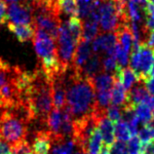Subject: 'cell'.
I'll use <instances>...</instances> for the list:
<instances>
[{"label": "cell", "mask_w": 154, "mask_h": 154, "mask_svg": "<svg viewBox=\"0 0 154 154\" xmlns=\"http://www.w3.org/2000/svg\"><path fill=\"white\" fill-rule=\"evenodd\" d=\"M149 1H150V2L153 4V5H154V0H149Z\"/></svg>", "instance_id": "obj_43"}, {"label": "cell", "mask_w": 154, "mask_h": 154, "mask_svg": "<svg viewBox=\"0 0 154 154\" xmlns=\"http://www.w3.org/2000/svg\"><path fill=\"white\" fill-rule=\"evenodd\" d=\"M77 44L78 42L73 38V36L68 30L66 21H62L56 39V46L60 67L63 70L66 71L71 66Z\"/></svg>", "instance_id": "obj_4"}, {"label": "cell", "mask_w": 154, "mask_h": 154, "mask_svg": "<svg viewBox=\"0 0 154 154\" xmlns=\"http://www.w3.org/2000/svg\"><path fill=\"white\" fill-rule=\"evenodd\" d=\"M103 72V57L93 53L86 63L84 64L80 74L87 78L93 79L96 75Z\"/></svg>", "instance_id": "obj_14"}, {"label": "cell", "mask_w": 154, "mask_h": 154, "mask_svg": "<svg viewBox=\"0 0 154 154\" xmlns=\"http://www.w3.org/2000/svg\"><path fill=\"white\" fill-rule=\"evenodd\" d=\"M103 146V139L99 127H96L89 137L87 144V154H99Z\"/></svg>", "instance_id": "obj_21"}, {"label": "cell", "mask_w": 154, "mask_h": 154, "mask_svg": "<svg viewBox=\"0 0 154 154\" xmlns=\"http://www.w3.org/2000/svg\"><path fill=\"white\" fill-rule=\"evenodd\" d=\"M140 140L137 136L133 137L127 144L128 154H140Z\"/></svg>", "instance_id": "obj_30"}, {"label": "cell", "mask_w": 154, "mask_h": 154, "mask_svg": "<svg viewBox=\"0 0 154 154\" xmlns=\"http://www.w3.org/2000/svg\"><path fill=\"white\" fill-rule=\"evenodd\" d=\"M31 146L26 140L12 146V154H28L30 153Z\"/></svg>", "instance_id": "obj_31"}, {"label": "cell", "mask_w": 154, "mask_h": 154, "mask_svg": "<svg viewBox=\"0 0 154 154\" xmlns=\"http://www.w3.org/2000/svg\"><path fill=\"white\" fill-rule=\"evenodd\" d=\"M127 100V93L119 81L115 80L111 90V103L116 106H123Z\"/></svg>", "instance_id": "obj_19"}, {"label": "cell", "mask_w": 154, "mask_h": 154, "mask_svg": "<svg viewBox=\"0 0 154 154\" xmlns=\"http://www.w3.org/2000/svg\"><path fill=\"white\" fill-rule=\"evenodd\" d=\"M72 154H86V153H85L83 150H82V149H81L80 147H78V146H77L76 148H75V150L73 151V153H72Z\"/></svg>", "instance_id": "obj_38"}, {"label": "cell", "mask_w": 154, "mask_h": 154, "mask_svg": "<svg viewBox=\"0 0 154 154\" xmlns=\"http://www.w3.org/2000/svg\"><path fill=\"white\" fill-rule=\"evenodd\" d=\"M56 5L60 14L67 17H78V5L76 0H56Z\"/></svg>", "instance_id": "obj_18"}, {"label": "cell", "mask_w": 154, "mask_h": 154, "mask_svg": "<svg viewBox=\"0 0 154 154\" xmlns=\"http://www.w3.org/2000/svg\"><path fill=\"white\" fill-rule=\"evenodd\" d=\"M114 134L117 140L119 141H122V143L129 141L133 137L128 124L123 120H121L120 122L116 124V126L114 128Z\"/></svg>", "instance_id": "obj_24"}, {"label": "cell", "mask_w": 154, "mask_h": 154, "mask_svg": "<svg viewBox=\"0 0 154 154\" xmlns=\"http://www.w3.org/2000/svg\"><path fill=\"white\" fill-rule=\"evenodd\" d=\"M135 112L140 119V122L144 124H150L153 119V113L151 112V109L144 103H140L135 107Z\"/></svg>", "instance_id": "obj_25"}, {"label": "cell", "mask_w": 154, "mask_h": 154, "mask_svg": "<svg viewBox=\"0 0 154 154\" xmlns=\"http://www.w3.org/2000/svg\"><path fill=\"white\" fill-rule=\"evenodd\" d=\"M99 154H111V153H110V148H107V147L102 146V149H100V151Z\"/></svg>", "instance_id": "obj_37"}, {"label": "cell", "mask_w": 154, "mask_h": 154, "mask_svg": "<svg viewBox=\"0 0 154 154\" xmlns=\"http://www.w3.org/2000/svg\"><path fill=\"white\" fill-rule=\"evenodd\" d=\"M66 71V106L73 123L93 116L96 109V91L92 79L73 71Z\"/></svg>", "instance_id": "obj_1"}, {"label": "cell", "mask_w": 154, "mask_h": 154, "mask_svg": "<svg viewBox=\"0 0 154 154\" xmlns=\"http://www.w3.org/2000/svg\"><path fill=\"white\" fill-rule=\"evenodd\" d=\"M115 78L113 74H109L106 72H100L98 75H96L92 79L93 85H94L95 91L100 92V91H107L112 90L113 84H114Z\"/></svg>", "instance_id": "obj_17"}, {"label": "cell", "mask_w": 154, "mask_h": 154, "mask_svg": "<svg viewBox=\"0 0 154 154\" xmlns=\"http://www.w3.org/2000/svg\"><path fill=\"white\" fill-rule=\"evenodd\" d=\"M143 84L148 94L154 96V76H148L146 79L143 80Z\"/></svg>", "instance_id": "obj_33"}, {"label": "cell", "mask_w": 154, "mask_h": 154, "mask_svg": "<svg viewBox=\"0 0 154 154\" xmlns=\"http://www.w3.org/2000/svg\"><path fill=\"white\" fill-rule=\"evenodd\" d=\"M119 66L117 63V60L115 56H106L103 57V72L106 73H113V75L115 74V72L119 69Z\"/></svg>", "instance_id": "obj_27"}, {"label": "cell", "mask_w": 154, "mask_h": 154, "mask_svg": "<svg viewBox=\"0 0 154 154\" xmlns=\"http://www.w3.org/2000/svg\"><path fill=\"white\" fill-rule=\"evenodd\" d=\"M132 1H135V2H137V3H139L140 0H132Z\"/></svg>", "instance_id": "obj_42"}, {"label": "cell", "mask_w": 154, "mask_h": 154, "mask_svg": "<svg viewBox=\"0 0 154 154\" xmlns=\"http://www.w3.org/2000/svg\"><path fill=\"white\" fill-rule=\"evenodd\" d=\"M51 154H72L77 147L73 137H51Z\"/></svg>", "instance_id": "obj_10"}, {"label": "cell", "mask_w": 154, "mask_h": 154, "mask_svg": "<svg viewBox=\"0 0 154 154\" xmlns=\"http://www.w3.org/2000/svg\"><path fill=\"white\" fill-rule=\"evenodd\" d=\"M113 76H114L115 80L119 81V82L122 84V86L124 87V89L126 91L131 90V88L137 82H139L135 71L131 69L130 67L119 68Z\"/></svg>", "instance_id": "obj_16"}, {"label": "cell", "mask_w": 154, "mask_h": 154, "mask_svg": "<svg viewBox=\"0 0 154 154\" xmlns=\"http://www.w3.org/2000/svg\"><path fill=\"white\" fill-rule=\"evenodd\" d=\"M153 49H154V48H153Z\"/></svg>", "instance_id": "obj_47"}, {"label": "cell", "mask_w": 154, "mask_h": 154, "mask_svg": "<svg viewBox=\"0 0 154 154\" xmlns=\"http://www.w3.org/2000/svg\"><path fill=\"white\" fill-rule=\"evenodd\" d=\"M149 76H154V62H153V64H152V67H151L150 74H149Z\"/></svg>", "instance_id": "obj_40"}, {"label": "cell", "mask_w": 154, "mask_h": 154, "mask_svg": "<svg viewBox=\"0 0 154 154\" xmlns=\"http://www.w3.org/2000/svg\"><path fill=\"white\" fill-rule=\"evenodd\" d=\"M100 28L99 23L90 19H85L83 23V30H82V38L87 41H92L100 34Z\"/></svg>", "instance_id": "obj_20"}, {"label": "cell", "mask_w": 154, "mask_h": 154, "mask_svg": "<svg viewBox=\"0 0 154 154\" xmlns=\"http://www.w3.org/2000/svg\"><path fill=\"white\" fill-rule=\"evenodd\" d=\"M8 29L13 33L20 43H25L33 40L35 35V27L32 25H14L7 23Z\"/></svg>", "instance_id": "obj_13"}, {"label": "cell", "mask_w": 154, "mask_h": 154, "mask_svg": "<svg viewBox=\"0 0 154 154\" xmlns=\"http://www.w3.org/2000/svg\"><path fill=\"white\" fill-rule=\"evenodd\" d=\"M28 154H36V153H32V152H30V153H28Z\"/></svg>", "instance_id": "obj_44"}, {"label": "cell", "mask_w": 154, "mask_h": 154, "mask_svg": "<svg viewBox=\"0 0 154 154\" xmlns=\"http://www.w3.org/2000/svg\"><path fill=\"white\" fill-rule=\"evenodd\" d=\"M122 1H123V2H126V0H122Z\"/></svg>", "instance_id": "obj_46"}, {"label": "cell", "mask_w": 154, "mask_h": 154, "mask_svg": "<svg viewBox=\"0 0 154 154\" xmlns=\"http://www.w3.org/2000/svg\"><path fill=\"white\" fill-rule=\"evenodd\" d=\"M32 121L26 105L19 102L0 113V139L11 146L26 140L27 126Z\"/></svg>", "instance_id": "obj_3"}, {"label": "cell", "mask_w": 154, "mask_h": 154, "mask_svg": "<svg viewBox=\"0 0 154 154\" xmlns=\"http://www.w3.org/2000/svg\"><path fill=\"white\" fill-rule=\"evenodd\" d=\"M0 154H12V146L2 139H0Z\"/></svg>", "instance_id": "obj_35"}, {"label": "cell", "mask_w": 154, "mask_h": 154, "mask_svg": "<svg viewBox=\"0 0 154 154\" xmlns=\"http://www.w3.org/2000/svg\"><path fill=\"white\" fill-rule=\"evenodd\" d=\"M31 149L36 154H50L51 135L47 130H41L35 133Z\"/></svg>", "instance_id": "obj_12"}, {"label": "cell", "mask_w": 154, "mask_h": 154, "mask_svg": "<svg viewBox=\"0 0 154 154\" xmlns=\"http://www.w3.org/2000/svg\"><path fill=\"white\" fill-rule=\"evenodd\" d=\"M143 103L145 105H147V106L149 107L152 110H154V96H151V95H149L146 99H145V100L143 102Z\"/></svg>", "instance_id": "obj_36"}, {"label": "cell", "mask_w": 154, "mask_h": 154, "mask_svg": "<svg viewBox=\"0 0 154 154\" xmlns=\"http://www.w3.org/2000/svg\"><path fill=\"white\" fill-rule=\"evenodd\" d=\"M32 12V6L23 1L11 4L7 10V22L14 25L34 26Z\"/></svg>", "instance_id": "obj_5"}, {"label": "cell", "mask_w": 154, "mask_h": 154, "mask_svg": "<svg viewBox=\"0 0 154 154\" xmlns=\"http://www.w3.org/2000/svg\"><path fill=\"white\" fill-rule=\"evenodd\" d=\"M66 26L70 34L79 43L81 38H82V30H83L82 20L79 17H71L66 21Z\"/></svg>", "instance_id": "obj_22"}, {"label": "cell", "mask_w": 154, "mask_h": 154, "mask_svg": "<svg viewBox=\"0 0 154 154\" xmlns=\"http://www.w3.org/2000/svg\"><path fill=\"white\" fill-rule=\"evenodd\" d=\"M153 121H154V113H153V119H152Z\"/></svg>", "instance_id": "obj_45"}, {"label": "cell", "mask_w": 154, "mask_h": 154, "mask_svg": "<svg viewBox=\"0 0 154 154\" xmlns=\"http://www.w3.org/2000/svg\"><path fill=\"white\" fill-rule=\"evenodd\" d=\"M33 71V79L22 95L21 102L28 108L32 121L46 124L47 117L53 107L51 82L41 68H36Z\"/></svg>", "instance_id": "obj_2"}, {"label": "cell", "mask_w": 154, "mask_h": 154, "mask_svg": "<svg viewBox=\"0 0 154 154\" xmlns=\"http://www.w3.org/2000/svg\"><path fill=\"white\" fill-rule=\"evenodd\" d=\"M7 23V6L3 0H0V23L5 25Z\"/></svg>", "instance_id": "obj_34"}, {"label": "cell", "mask_w": 154, "mask_h": 154, "mask_svg": "<svg viewBox=\"0 0 154 154\" xmlns=\"http://www.w3.org/2000/svg\"><path fill=\"white\" fill-rule=\"evenodd\" d=\"M127 14L131 22H136L137 23H143V9L139 3L130 0L127 4ZM144 13V12H143Z\"/></svg>", "instance_id": "obj_23"}, {"label": "cell", "mask_w": 154, "mask_h": 154, "mask_svg": "<svg viewBox=\"0 0 154 154\" xmlns=\"http://www.w3.org/2000/svg\"><path fill=\"white\" fill-rule=\"evenodd\" d=\"M143 82H137L134 86L129 90L127 94V100L123 106H128L134 108L139 105L140 103H143L145 99L149 96L148 92L144 87Z\"/></svg>", "instance_id": "obj_9"}, {"label": "cell", "mask_w": 154, "mask_h": 154, "mask_svg": "<svg viewBox=\"0 0 154 154\" xmlns=\"http://www.w3.org/2000/svg\"><path fill=\"white\" fill-rule=\"evenodd\" d=\"M111 154H128V148L127 144L122 141H116L113 143L110 149Z\"/></svg>", "instance_id": "obj_32"}, {"label": "cell", "mask_w": 154, "mask_h": 154, "mask_svg": "<svg viewBox=\"0 0 154 154\" xmlns=\"http://www.w3.org/2000/svg\"><path fill=\"white\" fill-rule=\"evenodd\" d=\"M5 3H8V4H14V3H19V2H21V0H3Z\"/></svg>", "instance_id": "obj_39"}, {"label": "cell", "mask_w": 154, "mask_h": 154, "mask_svg": "<svg viewBox=\"0 0 154 154\" xmlns=\"http://www.w3.org/2000/svg\"><path fill=\"white\" fill-rule=\"evenodd\" d=\"M98 127L100 129V135H102L103 146L111 149V146L115 143L114 124L107 118L106 115H104L99 120Z\"/></svg>", "instance_id": "obj_11"}, {"label": "cell", "mask_w": 154, "mask_h": 154, "mask_svg": "<svg viewBox=\"0 0 154 154\" xmlns=\"http://www.w3.org/2000/svg\"><path fill=\"white\" fill-rule=\"evenodd\" d=\"M106 116L113 124H117L122 120V108L110 104L106 109Z\"/></svg>", "instance_id": "obj_29"}, {"label": "cell", "mask_w": 154, "mask_h": 154, "mask_svg": "<svg viewBox=\"0 0 154 154\" xmlns=\"http://www.w3.org/2000/svg\"><path fill=\"white\" fill-rule=\"evenodd\" d=\"M93 54L92 50V43L91 41H87V40L81 39L79 43L77 44L75 54L73 57V60H72V64L70 68L73 71L80 73L81 69L86 63L87 60L90 59V57Z\"/></svg>", "instance_id": "obj_8"}, {"label": "cell", "mask_w": 154, "mask_h": 154, "mask_svg": "<svg viewBox=\"0 0 154 154\" xmlns=\"http://www.w3.org/2000/svg\"><path fill=\"white\" fill-rule=\"evenodd\" d=\"M154 62V49L147 46L146 44H141L139 48V63L135 70L139 82H143L150 74V70Z\"/></svg>", "instance_id": "obj_6"}, {"label": "cell", "mask_w": 154, "mask_h": 154, "mask_svg": "<svg viewBox=\"0 0 154 154\" xmlns=\"http://www.w3.org/2000/svg\"><path fill=\"white\" fill-rule=\"evenodd\" d=\"M129 53L125 51L122 47L120 46V44L117 42L116 47H115V58L117 60V63H118L119 67L121 68H125L127 67L129 64Z\"/></svg>", "instance_id": "obj_28"}, {"label": "cell", "mask_w": 154, "mask_h": 154, "mask_svg": "<svg viewBox=\"0 0 154 154\" xmlns=\"http://www.w3.org/2000/svg\"><path fill=\"white\" fill-rule=\"evenodd\" d=\"M117 42L118 41L115 32H105L103 34H99L92 42L93 53L102 57L115 56Z\"/></svg>", "instance_id": "obj_7"}, {"label": "cell", "mask_w": 154, "mask_h": 154, "mask_svg": "<svg viewBox=\"0 0 154 154\" xmlns=\"http://www.w3.org/2000/svg\"><path fill=\"white\" fill-rule=\"evenodd\" d=\"M137 137L140 139L141 144H145L154 140V126L151 123L143 125V127L137 132Z\"/></svg>", "instance_id": "obj_26"}, {"label": "cell", "mask_w": 154, "mask_h": 154, "mask_svg": "<svg viewBox=\"0 0 154 154\" xmlns=\"http://www.w3.org/2000/svg\"><path fill=\"white\" fill-rule=\"evenodd\" d=\"M45 1H47V2H55L56 0H45Z\"/></svg>", "instance_id": "obj_41"}, {"label": "cell", "mask_w": 154, "mask_h": 154, "mask_svg": "<svg viewBox=\"0 0 154 154\" xmlns=\"http://www.w3.org/2000/svg\"><path fill=\"white\" fill-rule=\"evenodd\" d=\"M62 111L60 109L52 108L49 115L46 120V127L47 131L50 133L51 137H59L60 132V127H62Z\"/></svg>", "instance_id": "obj_15"}]
</instances>
